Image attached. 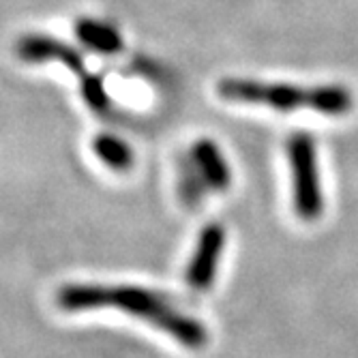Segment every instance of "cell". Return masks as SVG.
I'll return each instance as SVG.
<instances>
[{"label":"cell","instance_id":"8992f818","mask_svg":"<svg viewBox=\"0 0 358 358\" xmlns=\"http://www.w3.org/2000/svg\"><path fill=\"white\" fill-rule=\"evenodd\" d=\"M73 35L84 50L99 56H118L124 50L122 32L116 24L96 20V17H78L73 24Z\"/></svg>","mask_w":358,"mask_h":358},{"label":"cell","instance_id":"3957f363","mask_svg":"<svg viewBox=\"0 0 358 358\" xmlns=\"http://www.w3.org/2000/svg\"><path fill=\"white\" fill-rule=\"evenodd\" d=\"M287 157L292 170V200L303 221H315L324 213V193L317 174L315 142L307 134L292 136L287 142Z\"/></svg>","mask_w":358,"mask_h":358},{"label":"cell","instance_id":"9c48e42d","mask_svg":"<svg viewBox=\"0 0 358 358\" xmlns=\"http://www.w3.org/2000/svg\"><path fill=\"white\" fill-rule=\"evenodd\" d=\"M206 182L200 174V170L195 168L191 155H182L178 159V191H180V198L187 206H195L202 198H204V191H206Z\"/></svg>","mask_w":358,"mask_h":358},{"label":"cell","instance_id":"ba28073f","mask_svg":"<svg viewBox=\"0 0 358 358\" xmlns=\"http://www.w3.org/2000/svg\"><path fill=\"white\" fill-rule=\"evenodd\" d=\"M92 152L103 166L116 172H127L134 166V150L124 140L112 134H99L92 138Z\"/></svg>","mask_w":358,"mask_h":358},{"label":"cell","instance_id":"7a4b0ae2","mask_svg":"<svg viewBox=\"0 0 358 358\" xmlns=\"http://www.w3.org/2000/svg\"><path fill=\"white\" fill-rule=\"evenodd\" d=\"M217 96L227 103L268 108L283 114L315 112L339 118L354 110V94L348 86H299L285 82H262L251 78H223L215 86Z\"/></svg>","mask_w":358,"mask_h":358},{"label":"cell","instance_id":"277c9868","mask_svg":"<svg viewBox=\"0 0 358 358\" xmlns=\"http://www.w3.org/2000/svg\"><path fill=\"white\" fill-rule=\"evenodd\" d=\"M15 56L26 64H62L80 82L90 76L84 54L78 48L52 35H41V32H30L17 39Z\"/></svg>","mask_w":358,"mask_h":358},{"label":"cell","instance_id":"5b68a950","mask_svg":"<svg viewBox=\"0 0 358 358\" xmlns=\"http://www.w3.org/2000/svg\"><path fill=\"white\" fill-rule=\"evenodd\" d=\"M225 247V227L221 223H208L202 227V232L198 234V243L191 253L189 266L185 273V279L191 289L204 292L215 283L219 259Z\"/></svg>","mask_w":358,"mask_h":358},{"label":"cell","instance_id":"52a82bcc","mask_svg":"<svg viewBox=\"0 0 358 358\" xmlns=\"http://www.w3.org/2000/svg\"><path fill=\"white\" fill-rule=\"evenodd\" d=\"M191 159L195 168L200 170L204 182L208 189L213 191H225L232 185V170L227 159L223 155V150L219 148L217 142H213L210 138H200L191 146Z\"/></svg>","mask_w":358,"mask_h":358},{"label":"cell","instance_id":"6da1fadb","mask_svg":"<svg viewBox=\"0 0 358 358\" xmlns=\"http://www.w3.org/2000/svg\"><path fill=\"white\" fill-rule=\"evenodd\" d=\"M56 305L67 313L92 309H120L170 335L187 350H202L208 343L206 327L176 309L161 292L140 285L67 283L56 292Z\"/></svg>","mask_w":358,"mask_h":358},{"label":"cell","instance_id":"30bf717a","mask_svg":"<svg viewBox=\"0 0 358 358\" xmlns=\"http://www.w3.org/2000/svg\"><path fill=\"white\" fill-rule=\"evenodd\" d=\"M80 92L84 96L86 106L94 112V114H108L110 108H112V101H110V94L106 90V84H103V78L90 73L88 78H84L80 82Z\"/></svg>","mask_w":358,"mask_h":358}]
</instances>
